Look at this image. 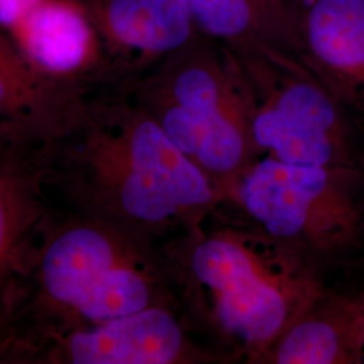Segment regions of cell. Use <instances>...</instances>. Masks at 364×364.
Wrapping results in <instances>:
<instances>
[{
    "mask_svg": "<svg viewBox=\"0 0 364 364\" xmlns=\"http://www.w3.org/2000/svg\"><path fill=\"white\" fill-rule=\"evenodd\" d=\"M362 296L326 291L287 328L262 363L362 364Z\"/></svg>",
    "mask_w": 364,
    "mask_h": 364,
    "instance_id": "cell-13",
    "label": "cell"
},
{
    "mask_svg": "<svg viewBox=\"0 0 364 364\" xmlns=\"http://www.w3.org/2000/svg\"><path fill=\"white\" fill-rule=\"evenodd\" d=\"M174 146L228 200L257 158L247 97L234 54L208 39L123 82Z\"/></svg>",
    "mask_w": 364,
    "mask_h": 364,
    "instance_id": "cell-4",
    "label": "cell"
},
{
    "mask_svg": "<svg viewBox=\"0 0 364 364\" xmlns=\"http://www.w3.org/2000/svg\"><path fill=\"white\" fill-rule=\"evenodd\" d=\"M266 234L305 255L343 258L364 246V169L258 156L228 198Z\"/></svg>",
    "mask_w": 364,
    "mask_h": 364,
    "instance_id": "cell-6",
    "label": "cell"
},
{
    "mask_svg": "<svg viewBox=\"0 0 364 364\" xmlns=\"http://www.w3.org/2000/svg\"><path fill=\"white\" fill-rule=\"evenodd\" d=\"M42 0H0V30L10 33Z\"/></svg>",
    "mask_w": 364,
    "mask_h": 364,
    "instance_id": "cell-15",
    "label": "cell"
},
{
    "mask_svg": "<svg viewBox=\"0 0 364 364\" xmlns=\"http://www.w3.org/2000/svg\"><path fill=\"white\" fill-rule=\"evenodd\" d=\"M159 250L176 291L251 362L326 291L301 251L255 225L204 221Z\"/></svg>",
    "mask_w": 364,
    "mask_h": 364,
    "instance_id": "cell-3",
    "label": "cell"
},
{
    "mask_svg": "<svg viewBox=\"0 0 364 364\" xmlns=\"http://www.w3.org/2000/svg\"><path fill=\"white\" fill-rule=\"evenodd\" d=\"M297 57L364 124V0L301 7Z\"/></svg>",
    "mask_w": 364,
    "mask_h": 364,
    "instance_id": "cell-10",
    "label": "cell"
},
{
    "mask_svg": "<svg viewBox=\"0 0 364 364\" xmlns=\"http://www.w3.org/2000/svg\"><path fill=\"white\" fill-rule=\"evenodd\" d=\"M159 305L177 306L159 248L53 204L16 291L0 364H21L70 332Z\"/></svg>",
    "mask_w": 364,
    "mask_h": 364,
    "instance_id": "cell-2",
    "label": "cell"
},
{
    "mask_svg": "<svg viewBox=\"0 0 364 364\" xmlns=\"http://www.w3.org/2000/svg\"><path fill=\"white\" fill-rule=\"evenodd\" d=\"M102 48L105 84L141 77L203 38L186 0H80Z\"/></svg>",
    "mask_w": 364,
    "mask_h": 364,
    "instance_id": "cell-8",
    "label": "cell"
},
{
    "mask_svg": "<svg viewBox=\"0 0 364 364\" xmlns=\"http://www.w3.org/2000/svg\"><path fill=\"white\" fill-rule=\"evenodd\" d=\"M290 3H293V4H296V6H299V7H304V6H306L308 3H311L312 0H289Z\"/></svg>",
    "mask_w": 364,
    "mask_h": 364,
    "instance_id": "cell-17",
    "label": "cell"
},
{
    "mask_svg": "<svg viewBox=\"0 0 364 364\" xmlns=\"http://www.w3.org/2000/svg\"><path fill=\"white\" fill-rule=\"evenodd\" d=\"M100 87L42 70L0 30V151L36 158L77 123Z\"/></svg>",
    "mask_w": 364,
    "mask_h": 364,
    "instance_id": "cell-7",
    "label": "cell"
},
{
    "mask_svg": "<svg viewBox=\"0 0 364 364\" xmlns=\"http://www.w3.org/2000/svg\"><path fill=\"white\" fill-rule=\"evenodd\" d=\"M362 296V364H364V290L360 291Z\"/></svg>",
    "mask_w": 364,
    "mask_h": 364,
    "instance_id": "cell-16",
    "label": "cell"
},
{
    "mask_svg": "<svg viewBox=\"0 0 364 364\" xmlns=\"http://www.w3.org/2000/svg\"><path fill=\"white\" fill-rule=\"evenodd\" d=\"M36 169L53 204L156 248L223 201L122 84L95 92L77 123L39 151Z\"/></svg>",
    "mask_w": 364,
    "mask_h": 364,
    "instance_id": "cell-1",
    "label": "cell"
},
{
    "mask_svg": "<svg viewBox=\"0 0 364 364\" xmlns=\"http://www.w3.org/2000/svg\"><path fill=\"white\" fill-rule=\"evenodd\" d=\"M205 358L177 306L159 305L70 332L27 353L21 364H185Z\"/></svg>",
    "mask_w": 364,
    "mask_h": 364,
    "instance_id": "cell-9",
    "label": "cell"
},
{
    "mask_svg": "<svg viewBox=\"0 0 364 364\" xmlns=\"http://www.w3.org/2000/svg\"><path fill=\"white\" fill-rule=\"evenodd\" d=\"M52 205L34 159L0 151V356L27 260Z\"/></svg>",
    "mask_w": 364,
    "mask_h": 364,
    "instance_id": "cell-11",
    "label": "cell"
},
{
    "mask_svg": "<svg viewBox=\"0 0 364 364\" xmlns=\"http://www.w3.org/2000/svg\"><path fill=\"white\" fill-rule=\"evenodd\" d=\"M9 36L42 70L105 84L100 42L80 0H42Z\"/></svg>",
    "mask_w": 364,
    "mask_h": 364,
    "instance_id": "cell-12",
    "label": "cell"
},
{
    "mask_svg": "<svg viewBox=\"0 0 364 364\" xmlns=\"http://www.w3.org/2000/svg\"><path fill=\"white\" fill-rule=\"evenodd\" d=\"M230 52L243 80L257 156L364 169L363 123L299 57L269 48Z\"/></svg>",
    "mask_w": 364,
    "mask_h": 364,
    "instance_id": "cell-5",
    "label": "cell"
},
{
    "mask_svg": "<svg viewBox=\"0 0 364 364\" xmlns=\"http://www.w3.org/2000/svg\"><path fill=\"white\" fill-rule=\"evenodd\" d=\"M203 38L230 50L269 48L297 57L301 7L289 0H186Z\"/></svg>",
    "mask_w": 364,
    "mask_h": 364,
    "instance_id": "cell-14",
    "label": "cell"
}]
</instances>
